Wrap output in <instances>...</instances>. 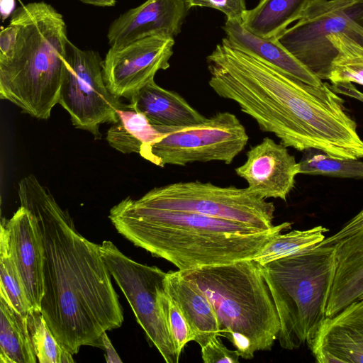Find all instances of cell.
<instances>
[{"label":"cell","instance_id":"cell-17","mask_svg":"<svg viewBox=\"0 0 363 363\" xmlns=\"http://www.w3.org/2000/svg\"><path fill=\"white\" fill-rule=\"evenodd\" d=\"M223 40L230 47L252 56L308 84L321 86L324 82L278 40L258 37L245 29L241 21L226 19Z\"/></svg>","mask_w":363,"mask_h":363},{"label":"cell","instance_id":"cell-25","mask_svg":"<svg viewBox=\"0 0 363 363\" xmlns=\"http://www.w3.org/2000/svg\"><path fill=\"white\" fill-rule=\"evenodd\" d=\"M337 51L328 80L332 84L352 82L363 85V45L341 33L328 37Z\"/></svg>","mask_w":363,"mask_h":363},{"label":"cell","instance_id":"cell-10","mask_svg":"<svg viewBox=\"0 0 363 363\" xmlns=\"http://www.w3.org/2000/svg\"><path fill=\"white\" fill-rule=\"evenodd\" d=\"M103 259L129 303L137 322L167 363H178L173 340L160 303L167 272L140 264L124 255L111 241L101 245Z\"/></svg>","mask_w":363,"mask_h":363},{"label":"cell","instance_id":"cell-32","mask_svg":"<svg viewBox=\"0 0 363 363\" xmlns=\"http://www.w3.org/2000/svg\"><path fill=\"white\" fill-rule=\"evenodd\" d=\"M362 231H363V208L338 232L330 237L325 238L319 245L333 246Z\"/></svg>","mask_w":363,"mask_h":363},{"label":"cell","instance_id":"cell-12","mask_svg":"<svg viewBox=\"0 0 363 363\" xmlns=\"http://www.w3.org/2000/svg\"><path fill=\"white\" fill-rule=\"evenodd\" d=\"M174 39L155 35L110 46L102 60L104 82L116 98L130 99L156 73L169 67Z\"/></svg>","mask_w":363,"mask_h":363},{"label":"cell","instance_id":"cell-1","mask_svg":"<svg viewBox=\"0 0 363 363\" xmlns=\"http://www.w3.org/2000/svg\"><path fill=\"white\" fill-rule=\"evenodd\" d=\"M21 206L38 227L44 251L40 312L62 347L76 354L82 346L104 349L101 335L120 328L123 313L100 245L76 229L67 211L33 174L18 182Z\"/></svg>","mask_w":363,"mask_h":363},{"label":"cell","instance_id":"cell-37","mask_svg":"<svg viewBox=\"0 0 363 363\" xmlns=\"http://www.w3.org/2000/svg\"><path fill=\"white\" fill-rule=\"evenodd\" d=\"M358 299H363V294Z\"/></svg>","mask_w":363,"mask_h":363},{"label":"cell","instance_id":"cell-2","mask_svg":"<svg viewBox=\"0 0 363 363\" xmlns=\"http://www.w3.org/2000/svg\"><path fill=\"white\" fill-rule=\"evenodd\" d=\"M208 84L238 104L261 130L285 147L363 159V140L344 100L324 82L315 86L228 45L222 40L207 57Z\"/></svg>","mask_w":363,"mask_h":363},{"label":"cell","instance_id":"cell-4","mask_svg":"<svg viewBox=\"0 0 363 363\" xmlns=\"http://www.w3.org/2000/svg\"><path fill=\"white\" fill-rule=\"evenodd\" d=\"M9 23L16 38L11 54L0 58V97L23 113L46 120L58 104L67 69V25L43 1L18 7Z\"/></svg>","mask_w":363,"mask_h":363},{"label":"cell","instance_id":"cell-15","mask_svg":"<svg viewBox=\"0 0 363 363\" xmlns=\"http://www.w3.org/2000/svg\"><path fill=\"white\" fill-rule=\"evenodd\" d=\"M189 9L185 0H146L116 18L107 32L110 46L145 37L180 33Z\"/></svg>","mask_w":363,"mask_h":363},{"label":"cell","instance_id":"cell-8","mask_svg":"<svg viewBox=\"0 0 363 363\" xmlns=\"http://www.w3.org/2000/svg\"><path fill=\"white\" fill-rule=\"evenodd\" d=\"M341 33L363 45V0H320L275 38L323 80L337 54L328 37Z\"/></svg>","mask_w":363,"mask_h":363},{"label":"cell","instance_id":"cell-34","mask_svg":"<svg viewBox=\"0 0 363 363\" xmlns=\"http://www.w3.org/2000/svg\"><path fill=\"white\" fill-rule=\"evenodd\" d=\"M101 340L103 343L104 350L106 351V361L108 363H121L119 355L117 354L114 349L110 339L108 338L106 332L104 333L101 335Z\"/></svg>","mask_w":363,"mask_h":363},{"label":"cell","instance_id":"cell-30","mask_svg":"<svg viewBox=\"0 0 363 363\" xmlns=\"http://www.w3.org/2000/svg\"><path fill=\"white\" fill-rule=\"evenodd\" d=\"M187 9L195 7L211 8L225 14L226 19L242 21L247 10L245 0H185Z\"/></svg>","mask_w":363,"mask_h":363},{"label":"cell","instance_id":"cell-13","mask_svg":"<svg viewBox=\"0 0 363 363\" xmlns=\"http://www.w3.org/2000/svg\"><path fill=\"white\" fill-rule=\"evenodd\" d=\"M245 162L235 173L248 184L247 189L264 199L286 200L299 174V164L287 147L266 137L251 147Z\"/></svg>","mask_w":363,"mask_h":363},{"label":"cell","instance_id":"cell-19","mask_svg":"<svg viewBox=\"0 0 363 363\" xmlns=\"http://www.w3.org/2000/svg\"><path fill=\"white\" fill-rule=\"evenodd\" d=\"M129 100L127 108L143 113L155 126L189 125L207 118L180 94L160 86L155 80L144 86Z\"/></svg>","mask_w":363,"mask_h":363},{"label":"cell","instance_id":"cell-35","mask_svg":"<svg viewBox=\"0 0 363 363\" xmlns=\"http://www.w3.org/2000/svg\"><path fill=\"white\" fill-rule=\"evenodd\" d=\"M14 0H1V13L2 20H4L13 13L14 11Z\"/></svg>","mask_w":363,"mask_h":363},{"label":"cell","instance_id":"cell-22","mask_svg":"<svg viewBox=\"0 0 363 363\" xmlns=\"http://www.w3.org/2000/svg\"><path fill=\"white\" fill-rule=\"evenodd\" d=\"M118 120L106 133V140L115 150L123 153H138L145 158L150 146L164 136L146 116L125 108L117 111Z\"/></svg>","mask_w":363,"mask_h":363},{"label":"cell","instance_id":"cell-3","mask_svg":"<svg viewBox=\"0 0 363 363\" xmlns=\"http://www.w3.org/2000/svg\"><path fill=\"white\" fill-rule=\"evenodd\" d=\"M108 218L117 232L179 271L252 259L292 223L264 230L199 213L148 207L128 196Z\"/></svg>","mask_w":363,"mask_h":363},{"label":"cell","instance_id":"cell-11","mask_svg":"<svg viewBox=\"0 0 363 363\" xmlns=\"http://www.w3.org/2000/svg\"><path fill=\"white\" fill-rule=\"evenodd\" d=\"M99 52L82 50L71 41L67 69L60 88L58 104L69 114L72 125L101 138L99 127L118 121L117 111L127 108L108 89L103 77Z\"/></svg>","mask_w":363,"mask_h":363},{"label":"cell","instance_id":"cell-7","mask_svg":"<svg viewBox=\"0 0 363 363\" xmlns=\"http://www.w3.org/2000/svg\"><path fill=\"white\" fill-rule=\"evenodd\" d=\"M136 202L148 207L199 213L267 230L274 226L275 206L247 187L181 182L155 187Z\"/></svg>","mask_w":363,"mask_h":363},{"label":"cell","instance_id":"cell-5","mask_svg":"<svg viewBox=\"0 0 363 363\" xmlns=\"http://www.w3.org/2000/svg\"><path fill=\"white\" fill-rule=\"evenodd\" d=\"M211 303L220 333L243 359L271 350L280 321L261 265L253 259L180 271Z\"/></svg>","mask_w":363,"mask_h":363},{"label":"cell","instance_id":"cell-6","mask_svg":"<svg viewBox=\"0 0 363 363\" xmlns=\"http://www.w3.org/2000/svg\"><path fill=\"white\" fill-rule=\"evenodd\" d=\"M261 268L280 321L279 345L298 349L313 337L326 318L336 268L335 247L317 245Z\"/></svg>","mask_w":363,"mask_h":363},{"label":"cell","instance_id":"cell-14","mask_svg":"<svg viewBox=\"0 0 363 363\" xmlns=\"http://www.w3.org/2000/svg\"><path fill=\"white\" fill-rule=\"evenodd\" d=\"M308 347L319 363H363V299L326 317Z\"/></svg>","mask_w":363,"mask_h":363},{"label":"cell","instance_id":"cell-36","mask_svg":"<svg viewBox=\"0 0 363 363\" xmlns=\"http://www.w3.org/2000/svg\"><path fill=\"white\" fill-rule=\"evenodd\" d=\"M83 4L99 7H112L116 4V0H79Z\"/></svg>","mask_w":363,"mask_h":363},{"label":"cell","instance_id":"cell-31","mask_svg":"<svg viewBox=\"0 0 363 363\" xmlns=\"http://www.w3.org/2000/svg\"><path fill=\"white\" fill-rule=\"evenodd\" d=\"M201 357L205 363H238L240 354L237 350L227 348L219 336L201 347Z\"/></svg>","mask_w":363,"mask_h":363},{"label":"cell","instance_id":"cell-28","mask_svg":"<svg viewBox=\"0 0 363 363\" xmlns=\"http://www.w3.org/2000/svg\"><path fill=\"white\" fill-rule=\"evenodd\" d=\"M28 325L35 355L40 363H73V354L67 351L50 331L42 313L28 314Z\"/></svg>","mask_w":363,"mask_h":363},{"label":"cell","instance_id":"cell-20","mask_svg":"<svg viewBox=\"0 0 363 363\" xmlns=\"http://www.w3.org/2000/svg\"><path fill=\"white\" fill-rule=\"evenodd\" d=\"M333 246L336 268L326 317L338 313L363 294V231Z\"/></svg>","mask_w":363,"mask_h":363},{"label":"cell","instance_id":"cell-26","mask_svg":"<svg viewBox=\"0 0 363 363\" xmlns=\"http://www.w3.org/2000/svg\"><path fill=\"white\" fill-rule=\"evenodd\" d=\"M328 229L321 225L308 230H294L284 234H278L252 259L262 265L272 260L285 257L320 243L324 233Z\"/></svg>","mask_w":363,"mask_h":363},{"label":"cell","instance_id":"cell-16","mask_svg":"<svg viewBox=\"0 0 363 363\" xmlns=\"http://www.w3.org/2000/svg\"><path fill=\"white\" fill-rule=\"evenodd\" d=\"M1 223L8 230L13 256L34 311H40L44 295V251L37 222L31 212L21 206Z\"/></svg>","mask_w":363,"mask_h":363},{"label":"cell","instance_id":"cell-29","mask_svg":"<svg viewBox=\"0 0 363 363\" xmlns=\"http://www.w3.org/2000/svg\"><path fill=\"white\" fill-rule=\"evenodd\" d=\"M160 303L177 354L180 357L185 345L189 342L194 341V333L182 312L166 290L160 295Z\"/></svg>","mask_w":363,"mask_h":363},{"label":"cell","instance_id":"cell-23","mask_svg":"<svg viewBox=\"0 0 363 363\" xmlns=\"http://www.w3.org/2000/svg\"><path fill=\"white\" fill-rule=\"evenodd\" d=\"M38 361L28 325L23 315L0 298V362L35 363Z\"/></svg>","mask_w":363,"mask_h":363},{"label":"cell","instance_id":"cell-21","mask_svg":"<svg viewBox=\"0 0 363 363\" xmlns=\"http://www.w3.org/2000/svg\"><path fill=\"white\" fill-rule=\"evenodd\" d=\"M320 0H260L244 13L241 24L254 35L274 38L302 18Z\"/></svg>","mask_w":363,"mask_h":363},{"label":"cell","instance_id":"cell-18","mask_svg":"<svg viewBox=\"0 0 363 363\" xmlns=\"http://www.w3.org/2000/svg\"><path fill=\"white\" fill-rule=\"evenodd\" d=\"M165 290L177 303L201 347L221 335L217 315L206 295L180 272H167Z\"/></svg>","mask_w":363,"mask_h":363},{"label":"cell","instance_id":"cell-24","mask_svg":"<svg viewBox=\"0 0 363 363\" xmlns=\"http://www.w3.org/2000/svg\"><path fill=\"white\" fill-rule=\"evenodd\" d=\"M0 298L23 315L34 311L28 297L23 281L13 256L9 232L0 225Z\"/></svg>","mask_w":363,"mask_h":363},{"label":"cell","instance_id":"cell-33","mask_svg":"<svg viewBox=\"0 0 363 363\" xmlns=\"http://www.w3.org/2000/svg\"><path fill=\"white\" fill-rule=\"evenodd\" d=\"M330 88L337 94L345 95L363 102V92L352 82L329 84Z\"/></svg>","mask_w":363,"mask_h":363},{"label":"cell","instance_id":"cell-9","mask_svg":"<svg viewBox=\"0 0 363 363\" xmlns=\"http://www.w3.org/2000/svg\"><path fill=\"white\" fill-rule=\"evenodd\" d=\"M154 127L164 135L150 146L145 159L162 167L211 161L230 164L249 140L244 125L228 111L193 125Z\"/></svg>","mask_w":363,"mask_h":363},{"label":"cell","instance_id":"cell-27","mask_svg":"<svg viewBox=\"0 0 363 363\" xmlns=\"http://www.w3.org/2000/svg\"><path fill=\"white\" fill-rule=\"evenodd\" d=\"M299 164V174L337 178L363 179L362 159H341L308 149L303 151Z\"/></svg>","mask_w":363,"mask_h":363}]
</instances>
